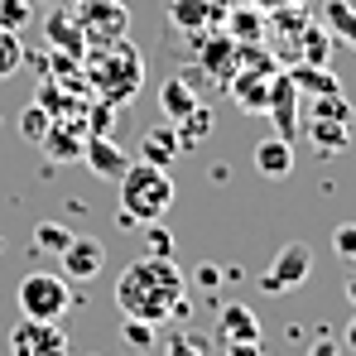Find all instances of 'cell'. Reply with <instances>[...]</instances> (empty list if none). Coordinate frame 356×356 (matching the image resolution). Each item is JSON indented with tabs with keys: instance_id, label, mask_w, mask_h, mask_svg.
I'll return each instance as SVG.
<instances>
[{
	"instance_id": "cell-22",
	"label": "cell",
	"mask_w": 356,
	"mask_h": 356,
	"mask_svg": "<svg viewBox=\"0 0 356 356\" xmlns=\"http://www.w3.org/2000/svg\"><path fill=\"white\" fill-rule=\"evenodd\" d=\"M323 24H327L347 49H356V5L352 0H327V5H323Z\"/></svg>"
},
{
	"instance_id": "cell-9",
	"label": "cell",
	"mask_w": 356,
	"mask_h": 356,
	"mask_svg": "<svg viewBox=\"0 0 356 356\" xmlns=\"http://www.w3.org/2000/svg\"><path fill=\"white\" fill-rule=\"evenodd\" d=\"M265 116L275 120V135H284V140H294V135H298V125H303V97H298L294 82H289V72H275Z\"/></svg>"
},
{
	"instance_id": "cell-36",
	"label": "cell",
	"mask_w": 356,
	"mask_h": 356,
	"mask_svg": "<svg viewBox=\"0 0 356 356\" xmlns=\"http://www.w3.org/2000/svg\"><path fill=\"white\" fill-rule=\"evenodd\" d=\"M250 5H255V10H265V15H270V10H284V5H308V0H250Z\"/></svg>"
},
{
	"instance_id": "cell-4",
	"label": "cell",
	"mask_w": 356,
	"mask_h": 356,
	"mask_svg": "<svg viewBox=\"0 0 356 356\" xmlns=\"http://www.w3.org/2000/svg\"><path fill=\"white\" fill-rule=\"evenodd\" d=\"M19 318H44V323H63V313L72 308V289L63 275H49V270H34L19 280Z\"/></svg>"
},
{
	"instance_id": "cell-6",
	"label": "cell",
	"mask_w": 356,
	"mask_h": 356,
	"mask_svg": "<svg viewBox=\"0 0 356 356\" xmlns=\"http://www.w3.org/2000/svg\"><path fill=\"white\" fill-rule=\"evenodd\" d=\"M67 332L63 323H44V318H19L10 332V356H67Z\"/></svg>"
},
{
	"instance_id": "cell-7",
	"label": "cell",
	"mask_w": 356,
	"mask_h": 356,
	"mask_svg": "<svg viewBox=\"0 0 356 356\" xmlns=\"http://www.w3.org/2000/svg\"><path fill=\"white\" fill-rule=\"evenodd\" d=\"M77 5H82V10H77V19H82L87 44H97V39H125L130 15H125V5H120V0H77Z\"/></svg>"
},
{
	"instance_id": "cell-24",
	"label": "cell",
	"mask_w": 356,
	"mask_h": 356,
	"mask_svg": "<svg viewBox=\"0 0 356 356\" xmlns=\"http://www.w3.org/2000/svg\"><path fill=\"white\" fill-rule=\"evenodd\" d=\"M174 130H178V140H183V154H188V149H193V145H197V140H202V135L212 130V111H207V106L197 102V111H188V116L178 120Z\"/></svg>"
},
{
	"instance_id": "cell-38",
	"label": "cell",
	"mask_w": 356,
	"mask_h": 356,
	"mask_svg": "<svg viewBox=\"0 0 356 356\" xmlns=\"http://www.w3.org/2000/svg\"><path fill=\"white\" fill-rule=\"evenodd\" d=\"M347 303H356V275L347 280Z\"/></svg>"
},
{
	"instance_id": "cell-25",
	"label": "cell",
	"mask_w": 356,
	"mask_h": 356,
	"mask_svg": "<svg viewBox=\"0 0 356 356\" xmlns=\"http://www.w3.org/2000/svg\"><path fill=\"white\" fill-rule=\"evenodd\" d=\"M19 63H24V44H19V34L0 24V82H10V77L19 72Z\"/></svg>"
},
{
	"instance_id": "cell-17",
	"label": "cell",
	"mask_w": 356,
	"mask_h": 356,
	"mask_svg": "<svg viewBox=\"0 0 356 356\" xmlns=\"http://www.w3.org/2000/svg\"><path fill=\"white\" fill-rule=\"evenodd\" d=\"M44 34H49V44H54L58 54H67V58H82V54H87V34H82V19H77V15L54 10L49 24H44Z\"/></svg>"
},
{
	"instance_id": "cell-27",
	"label": "cell",
	"mask_w": 356,
	"mask_h": 356,
	"mask_svg": "<svg viewBox=\"0 0 356 356\" xmlns=\"http://www.w3.org/2000/svg\"><path fill=\"white\" fill-rule=\"evenodd\" d=\"M29 19H34V0H0V24H5V29L24 34Z\"/></svg>"
},
{
	"instance_id": "cell-10",
	"label": "cell",
	"mask_w": 356,
	"mask_h": 356,
	"mask_svg": "<svg viewBox=\"0 0 356 356\" xmlns=\"http://www.w3.org/2000/svg\"><path fill=\"white\" fill-rule=\"evenodd\" d=\"M197 39V63H202V72L207 77H232L236 72V58H241V44L222 29V34H212V29H202V34H193Z\"/></svg>"
},
{
	"instance_id": "cell-34",
	"label": "cell",
	"mask_w": 356,
	"mask_h": 356,
	"mask_svg": "<svg viewBox=\"0 0 356 356\" xmlns=\"http://www.w3.org/2000/svg\"><path fill=\"white\" fill-rule=\"evenodd\" d=\"M227 356H260V342H227Z\"/></svg>"
},
{
	"instance_id": "cell-26",
	"label": "cell",
	"mask_w": 356,
	"mask_h": 356,
	"mask_svg": "<svg viewBox=\"0 0 356 356\" xmlns=\"http://www.w3.org/2000/svg\"><path fill=\"white\" fill-rule=\"evenodd\" d=\"M67 241H72V232H67V227H58V222H39V227H34V250L63 255V250H67Z\"/></svg>"
},
{
	"instance_id": "cell-8",
	"label": "cell",
	"mask_w": 356,
	"mask_h": 356,
	"mask_svg": "<svg viewBox=\"0 0 356 356\" xmlns=\"http://www.w3.org/2000/svg\"><path fill=\"white\" fill-rule=\"evenodd\" d=\"M87 120L82 111H72V116H54V125L44 130V140H39V149L54 159V164H67V159H82V145H87Z\"/></svg>"
},
{
	"instance_id": "cell-5",
	"label": "cell",
	"mask_w": 356,
	"mask_h": 356,
	"mask_svg": "<svg viewBox=\"0 0 356 356\" xmlns=\"http://www.w3.org/2000/svg\"><path fill=\"white\" fill-rule=\"evenodd\" d=\"M308 275H313V245H308V241H289V245H280V255H275L270 270L260 275V289H265V294H289Z\"/></svg>"
},
{
	"instance_id": "cell-18",
	"label": "cell",
	"mask_w": 356,
	"mask_h": 356,
	"mask_svg": "<svg viewBox=\"0 0 356 356\" xmlns=\"http://www.w3.org/2000/svg\"><path fill=\"white\" fill-rule=\"evenodd\" d=\"M255 169H260L265 178L294 174V140H284V135H270V140H260V145H255Z\"/></svg>"
},
{
	"instance_id": "cell-30",
	"label": "cell",
	"mask_w": 356,
	"mask_h": 356,
	"mask_svg": "<svg viewBox=\"0 0 356 356\" xmlns=\"http://www.w3.org/2000/svg\"><path fill=\"white\" fill-rule=\"evenodd\" d=\"M174 232L159 227V222H145V255H174Z\"/></svg>"
},
{
	"instance_id": "cell-33",
	"label": "cell",
	"mask_w": 356,
	"mask_h": 356,
	"mask_svg": "<svg viewBox=\"0 0 356 356\" xmlns=\"http://www.w3.org/2000/svg\"><path fill=\"white\" fill-rule=\"evenodd\" d=\"M193 280H197L202 289H217V280H222V275H217V265H202V270H197Z\"/></svg>"
},
{
	"instance_id": "cell-39",
	"label": "cell",
	"mask_w": 356,
	"mask_h": 356,
	"mask_svg": "<svg viewBox=\"0 0 356 356\" xmlns=\"http://www.w3.org/2000/svg\"><path fill=\"white\" fill-rule=\"evenodd\" d=\"M39 5H58V0H39Z\"/></svg>"
},
{
	"instance_id": "cell-11",
	"label": "cell",
	"mask_w": 356,
	"mask_h": 356,
	"mask_svg": "<svg viewBox=\"0 0 356 356\" xmlns=\"http://www.w3.org/2000/svg\"><path fill=\"white\" fill-rule=\"evenodd\" d=\"M58 260H63V280H97L102 265H106V245L92 236H72Z\"/></svg>"
},
{
	"instance_id": "cell-3",
	"label": "cell",
	"mask_w": 356,
	"mask_h": 356,
	"mask_svg": "<svg viewBox=\"0 0 356 356\" xmlns=\"http://www.w3.org/2000/svg\"><path fill=\"white\" fill-rule=\"evenodd\" d=\"M116 183H120V227L125 232H135L145 222H164V212L174 207V178L159 164H145V159L135 164L130 159V169Z\"/></svg>"
},
{
	"instance_id": "cell-31",
	"label": "cell",
	"mask_w": 356,
	"mask_h": 356,
	"mask_svg": "<svg viewBox=\"0 0 356 356\" xmlns=\"http://www.w3.org/2000/svg\"><path fill=\"white\" fill-rule=\"evenodd\" d=\"M169 356H212V352H207L202 332H178L174 342H169Z\"/></svg>"
},
{
	"instance_id": "cell-23",
	"label": "cell",
	"mask_w": 356,
	"mask_h": 356,
	"mask_svg": "<svg viewBox=\"0 0 356 356\" xmlns=\"http://www.w3.org/2000/svg\"><path fill=\"white\" fill-rule=\"evenodd\" d=\"M120 342L130 347V352H154V323H145V318H125L120 313Z\"/></svg>"
},
{
	"instance_id": "cell-29",
	"label": "cell",
	"mask_w": 356,
	"mask_h": 356,
	"mask_svg": "<svg viewBox=\"0 0 356 356\" xmlns=\"http://www.w3.org/2000/svg\"><path fill=\"white\" fill-rule=\"evenodd\" d=\"M49 125H54V116H49V111H44V106H39V102H34V106H24V111H19V130H24V135H29V140H34V145H39V140H44V130H49Z\"/></svg>"
},
{
	"instance_id": "cell-32",
	"label": "cell",
	"mask_w": 356,
	"mask_h": 356,
	"mask_svg": "<svg viewBox=\"0 0 356 356\" xmlns=\"http://www.w3.org/2000/svg\"><path fill=\"white\" fill-rule=\"evenodd\" d=\"M332 250H337L342 260H356V222H342V227L332 232Z\"/></svg>"
},
{
	"instance_id": "cell-16",
	"label": "cell",
	"mask_w": 356,
	"mask_h": 356,
	"mask_svg": "<svg viewBox=\"0 0 356 356\" xmlns=\"http://www.w3.org/2000/svg\"><path fill=\"white\" fill-rule=\"evenodd\" d=\"M298 130H308V140L318 145V154H342L352 145V120H332V116H303Z\"/></svg>"
},
{
	"instance_id": "cell-21",
	"label": "cell",
	"mask_w": 356,
	"mask_h": 356,
	"mask_svg": "<svg viewBox=\"0 0 356 356\" xmlns=\"http://www.w3.org/2000/svg\"><path fill=\"white\" fill-rule=\"evenodd\" d=\"M159 106H164V120H183L188 111H197V92L188 87V77H169L164 87H159Z\"/></svg>"
},
{
	"instance_id": "cell-37",
	"label": "cell",
	"mask_w": 356,
	"mask_h": 356,
	"mask_svg": "<svg viewBox=\"0 0 356 356\" xmlns=\"http://www.w3.org/2000/svg\"><path fill=\"white\" fill-rule=\"evenodd\" d=\"M342 342H347V347H352V352H356V318H352V323H347V332H342Z\"/></svg>"
},
{
	"instance_id": "cell-12",
	"label": "cell",
	"mask_w": 356,
	"mask_h": 356,
	"mask_svg": "<svg viewBox=\"0 0 356 356\" xmlns=\"http://www.w3.org/2000/svg\"><path fill=\"white\" fill-rule=\"evenodd\" d=\"M217 342L222 347L227 342H260V318H255L250 303H236V298L222 303V313H217Z\"/></svg>"
},
{
	"instance_id": "cell-2",
	"label": "cell",
	"mask_w": 356,
	"mask_h": 356,
	"mask_svg": "<svg viewBox=\"0 0 356 356\" xmlns=\"http://www.w3.org/2000/svg\"><path fill=\"white\" fill-rule=\"evenodd\" d=\"M82 67H87V82L97 87V102H111V106L130 102L145 87V58H140V49L130 39H106L102 54L87 44Z\"/></svg>"
},
{
	"instance_id": "cell-20",
	"label": "cell",
	"mask_w": 356,
	"mask_h": 356,
	"mask_svg": "<svg viewBox=\"0 0 356 356\" xmlns=\"http://www.w3.org/2000/svg\"><path fill=\"white\" fill-rule=\"evenodd\" d=\"M289 82L298 87V97H327V92H342V82L327 72V63H294V67H289Z\"/></svg>"
},
{
	"instance_id": "cell-15",
	"label": "cell",
	"mask_w": 356,
	"mask_h": 356,
	"mask_svg": "<svg viewBox=\"0 0 356 356\" xmlns=\"http://www.w3.org/2000/svg\"><path fill=\"white\" fill-rule=\"evenodd\" d=\"M178 154H183V140H178L174 120H164V125H149V130L140 135V159H145V164H159V169H169Z\"/></svg>"
},
{
	"instance_id": "cell-19",
	"label": "cell",
	"mask_w": 356,
	"mask_h": 356,
	"mask_svg": "<svg viewBox=\"0 0 356 356\" xmlns=\"http://www.w3.org/2000/svg\"><path fill=\"white\" fill-rule=\"evenodd\" d=\"M227 34H232L236 44H265V34H270L265 10H255L250 0H245V5H236V10H227Z\"/></svg>"
},
{
	"instance_id": "cell-1",
	"label": "cell",
	"mask_w": 356,
	"mask_h": 356,
	"mask_svg": "<svg viewBox=\"0 0 356 356\" xmlns=\"http://www.w3.org/2000/svg\"><path fill=\"white\" fill-rule=\"evenodd\" d=\"M116 303L125 318H145V323L188 318V280L174 255H140L116 280Z\"/></svg>"
},
{
	"instance_id": "cell-35",
	"label": "cell",
	"mask_w": 356,
	"mask_h": 356,
	"mask_svg": "<svg viewBox=\"0 0 356 356\" xmlns=\"http://www.w3.org/2000/svg\"><path fill=\"white\" fill-rule=\"evenodd\" d=\"M308 356H342V352H337V342H332V337H323V342H313V347H308Z\"/></svg>"
},
{
	"instance_id": "cell-28",
	"label": "cell",
	"mask_w": 356,
	"mask_h": 356,
	"mask_svg": "<svg viewBox=\"0 0 356 356\" xmlns=\"http://www.w3.org/2000/svg\"><path fill=\"white\" fill-rule=\"evenodd\" d=\"M82 120H87L92 135H111V125H116V106H111V102H92V106H82Z\"/></svg>"
},
{
	"instance_id": "cell-14",
	"label": "cell",
	"mask_w": 356,
	"mask_h": 356,
	"mask_svg": "<svg viewBox=\"0 0 356 356\" xmlns=\"http://www.w3.org/2000/svg\"><path fill=\"white\" fill-rule=\"evenodd\" d=\"M222 15H227L222 0H169V19H174L183 34H202V29H212Z\"/></svg>"
},
{
	"instance_id": "cell-13",
	"label": "cell",
	"mask_w": 356,
	"mask_h": 356,
	"mask_svg": "<svg viewBox=\"0 0 356 356\" xmlns=\"http://www.w3.org/2000/svg\"><path fill=\"white\" fill-rule=\"evenodd\" d=\"M82 159H87V169L102 178H120L130 169V154L120 149L111 135H87V145H82Z\"/></svg>"
}]
</instances>
